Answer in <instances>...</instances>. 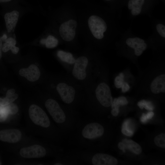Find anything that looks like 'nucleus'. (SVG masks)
<instances>
[{
    "instance_id": "obj_2",
    "label": "nucleus",
    "mask_w": 165,
    "mask_h": 165,
    "mask_svg": "<svg viewBox=\"0 0 165 165\" xmlns=\"http://www.w3.org/2000/svg\"><path fill=\"white\" fill-rule=\"evenodd\" d=\"M88 24L90 31L96 38L101 39L103 38V33L106 31L107 26L102 18L96 15L91 16L88 20Z\"/></svg>"
},
{
    "instance_id": "obj_35",
    "label": "nucleus",
    "mask_w": 165,
    "mask_h": 165,
    "mask_svg": "<svg viewBox=\"0 0 165 165\" xmlns=\"http://www.w3.org/2000/svg\"><path fill=\"white\" fill-rule=\"evenodd\" d=\"M2 41L1 39V37H0V59H1L2 55Z\"/></svg>"
},
{
    "instance_id": "obj_36",
    "label": "nucleus",
    "mask_w": 165,
    "mask_h": 165,
    "mask_svg": "<svg viewBox=\"0 0 165 165\" xmlns=\"http://www.w3.org/2000/svg\"><path fill=\"white\" fill-rule=\"evenodd\" d=\"M128 8L129 9H132V0H130L128 4Z\"/></svg>"
},
{
    "instance_id": "obj_1",
    "label": "nucleus",
    "mask_w": 165,
    "mask_h": 165,
    "mask_svg": "<svg viewBox=\"0 0 165 165\" xmlns=\"http://www.w3.org/2000/svg\"><path fill=\"white\" fill-rule=\"evenodd\" d=\"M29 115L32 122L37 125L47 128L50 125V121L44 111L38 106L33 104L28 109Z\"/></svg>"
},
{
    "instance_id": "obj_27",
    "label": "nucleus",
    "mask_w": 165,
    "mask_h": 165,
    "mask_svg": "<svg viewBox=\"0 0 165 165\" xmlns=\"http://www.w3.org/2000/svg\"><path fill=\"white\" fill-rule=\"evenodd\" d=\"M117 101L119 105H124L127 104L128 102L124 97H120L117 98Z\"/></svg>"
},
{
    "instance_id": "obj_23",
    "label": "nucleus",
    "mask_w": 165,
    "mask_h": 165,
    "mask_svg": "<svg viewBox=\"0 0 165 165\" xmlns=\"http://www.w3.org/2000/svg\"><path fill=\"white\" fill-rule=\"evenodd\" d=\"M5 106L6 111L10 114H15L18 111L17 106L13 103H11Z\"/></svg>"
},
{
    "instance_id": "obj_18",
    "label": "nucleus",
    "mask_w": 165,
    "mask_h": 165,
    "mask_svg": "<svg viewBox=\"0 0 165 165\" xmlns=\"http://www.w3.org/2000/svg\"><path fill=\"white\" fill-rule=\"evenodd\" d=\"M122 142L124 144L126 149H128L137 154L141 152L142 148L140 146L133 140L125 139L123 140Z\"/></svg>"
},
{
    "instance_id": "obj_21",
    "label": "nucleus",
    "mask_w": 165,
    "mask_h": 165,
    "mask_svg": "<svg viewBox=\"0 0 165 165\" xmlns=\"http://www.w3.org/2000/svg\"><path fill=\"white\" fill-rule=\"evenodd\" d=\"M155 144L158 147L165 148V134H161L156 136L154 139Z\"/></svg>"
},
{
    "instance_id": "obj_10",
    "label": "nucleus",
    "mask_w": 165,
    "mask_h": 165,
    "mask_svg": "<svg viewBox=\"0 0 165 165\" xmlns=\"http://www.w3.org/2000/svg\"><path fill=\"white\" fill-rule=\"evenodd\" d=\"M21 131L17 129H7L0 131V140L3 141L16 143L21 140Z\"/></svg>"
},
{
    "instance_id": "obj_37",
    "label": "nucleus",
    "mask_w": 165,
    "mask_h": 165,
    "mask_svg": "<svg viewBox=\"0 0 165 165\" xmlns=\"http://www.w3.org/2000/svg\"><path fill=\"white\" fill-rule=\"evenodd\" d=\"M1 38L2 41H5L7 38V36L6 34H4Z\"/></svg>"
},
{
    "instance_id": "obj_17",
    "label": "nucleus",
    "mask_w": 165,
    "mask_h": 165,
    "mask_svg": "<svg viewBox=\"0 0 165 165\" xmlns=\"http://www.w3.org/2000/svg\"><path fill=\"white\" fill-rule=\"evenodd\" d=\"M15 90L13 89L8 90L6 92V97L4 98H0V105L5 106L12 103L18 97V95L15 93Z\"/></svg>"
},
{
    "instance_id": "obj_6",
    "label": "nucleus",
    "mask_w": 165,
    "mask_h": 165,
    "mask_svg": "<svg viewBox=\"0 0 165 165\" xmlns=\"http://www.w3.org/2000/svg\"><path fill=\"white\" fill-rule=\"evenodd\" d=\"M19 153L20 155L24 158H38L44 156L46 155V151L43 146L34 145L21 148Z\"/></svg>"
},
{
    "instance_id": "obj_13",
    "label": "nucleus",
    "mask_w": 165,
    "mask_h": 165,
    "mask_svg": "<svg viewBox=\"0 0 165 165\" xmlns=\"http://www.w3.org/2000/svg\"><path fill=\"white\" fill-rule=\"evenodd\" d=\"M126 43L134 50V53L137 56L141 55L147 47L144 40L138 37L129 38L127 39Z\"/></svg>"
},
{
    "instance_id": "obj_28",
    "label": "nucleus",
    "mask_w": 165,
    "mask_h": 165,
    "mask_svg": "<svg viewBox=\"0 0 165 165\" xmlns=\"http://www.w3.org/2000/svg\"><path fill=\"white\" fill-rule=\"evenodd\" d=\"M121 131L123 134L128 136H132L134 133V131L123 128H122Z\"/></svg>"
},
{
    "instance_id": "obj_3",
    "label": "nucleus",
    "mask_w": 165,
    "mask_h": 165,
    "mask_svg": "<svg viewBox=\"0 0 165 165\" xmlns=\"http://www.w3.org/2000/svg\"><path fill=\"white\" fill-rule=\"evenodd\" d=\"M45 106L55 122L61 123L65 121V115L55 100L52 99L47 100L45 103Z\"/></svg>"
},
{
    "instance_id": "obj_24",
    "label": "nucleus",
    "mask_w": 165,
    "mask_h": 165,
    "mask_svg": "<svg viewBox=\"0 0 165 165\" xmlns=\"http://www.w3.org/2000/svg\"><path fill=\"white\" fill-rule=\"evenodd\" d=\"M157 30L159 34L162 37H165V26L161 24H158L156 25Z\"/></svg>"
},
{
    "instance_id": "obj_43",
    "label": "nucleus",
    "mask_w": 165,
    "mask_h": 165,
    "mask_svg": "<svg viewBox=\"0 0 165 165\" xmlns=\"http://www.w3.org/2000/svg\"></svg>"
},
{
    "instance_id": "obj_5",
    "label": "nucleus",
    "mask_w": 165,
    "mask_h": 165,
    "mask_svg": "<svg viewBox=\"0 0 165 165\" xmlns=\"http://www.w3.org/2000/svg\"><path fill=\"white\" fill-rule=\"evenodd\" d=\"M77 25V22L73 20H70L60 26L59 31L61 38L66 41L72 40L75 35V29Z\"/></svg>"
},
{
    "instance_id": "obj_26",
    "label": "nucleus",
    "mask_w": 165,
    "mask_h": 165,
    "mask_svg": "<svg viewBox=\"0 0 165 165\" xmlns=\"http://www.w3.org/2000/svg\"><path fill=\"white\" fill-rule=\"evenodd\" d=\"M6 110H2L0 111V122L5 121L7 117Z\"/></svg>"
},
{
    "instance_id": "obj_7",
    "label": "nucleus",
    "mask_w": 165,
    "mask_h": 165,
    "mask_svg": "<svg viewBox=\"0 0 165 165\" xmlns=\"http://www.w3.org/2000/svg\"><path fill=\"white\" fill-rule=\"evenodd\" d=\"M104 131V128L100 124L93 123L87 125L84 127L82 134L86 138L93 139L101 136Z\"/></svg>"
},
{
    "instance_id": "obj_25",
    "label": "nucleus",
    "mask_w": 165,
    "mask_h": 165,
    "mask_svg": "<svg viewBox=\"0 0 165 165\" xmlns=\"http://www.w3.org/2000/svg\"><path fill=\"white\" fill-rule=\"evenodd\" d=\"M124 82L123 79L119 76H116L115 79L114 84L115 86L118 88H121Z\"/></svg>"
},
{
    "instance_id": "obj_30",
    "label": "nucleus",
    "mask_w": 165,
    "mask_h": 165,
    "mask_svg": "<svg viewBox=\"0 0 165 165\" xmlns=\"http://www.w3.org/2000/svg\"><path fill=\"white\" fill-rule=\"evenodd\" d=\"M122 91L125 92L130 89V87L129 85L126 82H124L121 87Z\"/></svg>"
},
{
    "instance_id": "obj_39",
    "label": "nucleus",
    "mask_w": 165,
    "mask_h": 165,
    "mask_svg": "<svg viewBox=\"0 0 165 165\" xmlns=\"http://www.w3.org/2000/svg\"><path fill=\"white\" fill-rule=\"evenodd\" d=\"M11 0H0V2H7L11 1Z\"/></svg>"
},
{
    "instance_id": "obj_14",
    "label": "nucleus",
    "mask_w": 165,
    "mask_h": 165,
    "mask_svg": "<svg viewBox=\"0 0 165 165\" xmlns=\"http://www.w3.org/2000/svg\"><path fill=\"white\" fill-rule=\"evenodd\" d=\"M19 16L17 10L6 13L4 16L6 27L8 32H10L15 27Z\"/></svg>"
},
{
    "instance_id": "obj_19",
    "label": "nucleus",
    "mask_w": 165,
    "mask_h": 165,
    "mask_svg": "<svg viewBox=\"0 0 165 165\" xmlns=\"http://www.w3.org/2000/svg\"><path fill=\"white\" fill-rule=\"evenodd\" d=\"M57 56L61 61L69 64H74L75 61L71 53L62 50L57 51Z\"/></svg>"
},
{
    "instance_id": "obj_34",
    "label": "nucleus",
    "mask_w": 165,
    "mask_h": 165,
    "mask_svg": "<svg viewBox=\"0 0 165 165\" xmlns=\"http://www.w3.org/2000/svg\"><path fill=\"white\" fill-rule=\"evenodd\" d=\"M154 115V113L153 112H148L146 114V116L148 119H150Z\"/></svg>"
},
{
    "instance_id": "obj_42",
    "label": "nucleus",
    "mask_w": 165,
    "mask_h": 165,
    "mask_svg": "<svg viewBox=\"0 0 165 165\" xmlns=\"http://www.w3.org/2000/svg\"><path fill=\"white\" fill-rule=\"evenodd\" d=\"M106 0L109 1V0Z\"/></svg>"
},
{
    "instance_id": "obj_31",
    "label": "nucleus",
    "mask_w": 165,
    "mask_h": 165,
    "mask_svg": "<svg viewBox=\"0 0 165 165\" xmlns=\"http://www.w3.org/2000/svg\"><path fill=\"white\" fill-rule=\"evenodd\" d=\"M132 3L134 4H138L142 6L145 0H132Z\"/></svg>"
},
{
    "instance_id": "obj_8",
    "label": "nucleus",
    "mask_w": 165,
    "mask_h": 165,
    "mask_svg": "<svg viewBox=\"0 0 165 165\" xmlns=\"http://www.w3.org/2000/svg\"><path fill=\"white\" fill-rule=\"evenodd\" d=\"M88 63L87 57L82 56L75 61L72 70V74L76 79L80 80L84 79L86 76V69Z\"/></svg>"
},
{
    "instance_id": "obj_41",
    "label": "nucleus",
    "mask_w": 165,
    "mask_h": 165,
    "mask_svg": "<svg viewBox=\"0 0 165 165\" xmlns=\"http://www.w3.org/2000/svg\"><path fill=\"white\" fill-rule=\"evenodd\" d=\"M55 165H62V164H61L60 163H55Z\"/></svg>"
},
{
    "instance_id": "obj_22",
    "label": "nucleus",
    "mask_w": 165,
    "mask_h": 165,
    "mask_svg": "<svg viewBox=\"0 0 165 165\" xmlns=\"http://www.w3.org/2000/svg\"><path fill=\"white\" fill-rule=\"evenodd\" d=\"M137 105L141 109L145 108L147 110L152 111L154 109V107L152 103L150 101L145 100H142L138 102Z\"/></svg>"
},
{
    "instance_id": "obj_33",
    "label": "nucleus",
    "mask_w": 165,
    "mask_h": 165,
    "mask_svg": "<svg viewBox=\"0 0 165 165\" xmlns=\"http://www.w3.org/2000/svg\"><path fill=\"white\" fill-rule=\"evenodd\" d=\"M140 120L141 122L143 123H146L148 119L147 118L146 114L145 113H143L140 118Z\"/></svg>"
},
{
    "instance_id": "obj_11",
    "label": "nucleus",
    "mask_w": 165,
    "mask_h": 165,
    "mask_svg": "<svg viewBox=\"0 0 165 165\" xmlns=\"http://www.w3.org/2000/svg\"><path fill=\"white\" fill-rule=\"evenodd\" d=\"M92 163L94 165H116L118 163L117 159L106 154L97 153L92 159Z\"/></svg>"
},
{
    "instance_id": "obj_40",
    "label": "nucleus",
    "mask_w": 165,
    "mask_h": 165,
    "mask_svg": "<svg viewBox=\"0 0 165 165\" xmlns=\"http://www.w3.org/2000/svg\"><path fill=\"white\" fill-rule=\"evenodd\" d=\"M120 77H121L122 78L124 79V75L123 73H121L119 74V75Z\"/></svg>"
},
{
    "instance_id": "obj_29",
    "label": "nucleus",
    "mask_w": 165,
    "mask_h": 165,
    "mask_svg": "<svg viewBox=\"0 0 165 165\" xmlns=\"http://www.w3.org/2000/svg\"><path fill=\"white\" fill-rule=\"evenodd\" d=\"M112 109H119V107L120 106L118 104L117 101V98H115L112 101L111 104Z\"/></svg>"
},
{
    "instance_id": "obj_15",
    "label": "nucleus",
    "mask_w": 165,
    "mask_h": 165,
    "mask_svg": "<svg viewBox=\"0 0 165 165\" xmlns=\"http://www.w3.org/2000/svg\"><path fill=\"white\" fill-rule=\"evenodd\" d=\"M150 88L151 91L154 94L165 92V75H159L155 78L152 82Z\"/></svg>"
},
{
    "instance_id": "obj_9",
    "label": "nucleus",
    "mask_w": 165,
    "mask_h": 165,
    "mask_svg": "<svg viewBox=\"0 0 165 165\" xmlns=\"http://www.w3.org/2000/svg\"><path fill=\"white\" fill-rule=\"evenodd\" d=\"M57 90L62 101L65 103L70 104L73 101L75 90L72 86L63 82L59 83L57 86Z\"/></svg>"
},
{
    "instance_id": "obj_32",
    "label": "nucleus",
    "mask_w": 165,
    "mask_h": 165,
    "mask_svg": "<svg viewBox=\"0 0 165 165\" xmlns=\"http://www.w3.org/2000/svg\"><path fill=\"white\" fill-rule=\"evenodd\" d=\"M118 148L123 151L124 152H125L126 148L124 144L122 142H120L118 144Z\"/></svg>"
},
{
    "instance_id": "obj_20",
    "label": "nucleus",
    "mask_w": 165,
    "mask_h": 165,
    "mask_svg": "<svg viewBox=\"0 0 165 165\" xmlns=\"http://www.w3.org/2000/svg\"><path fill=\"white\" fill-rule=\"evenodd\" d=\"M58 41L57 38L52 35H49L45 39V45L48 48H52L57 46Z\"/></svg>"
},
{
    "instance_id": "obj_4",
    "label": "nucleus",
    "mask_w": 165,
    "mask_h": 165,
    "mask_svg": "<svg viewBox=\"0 0 165 165\" xmlns=\"http://www.w3.org/2000/svg\"><path fill=\"white\" fill-rule=\"evenodd\" d=\"M97 99L100 103L105 107H109L113 101L110 90L105 83L102 82L97 86L95 91Z\"/></svg>"
},
{
    "instance_id": "obj_38",
    "label": "nucleus",
    "mask_w": 165,
    "mask_h": 165,
    "mask_svg": "<svg viewBox=\"0 0 165 165\" xmlns=\"http://www.w3.org/2000/svg\"><path fill=\"white\" fill-rule=\"evenodd\" d=\"M40 43L42 45H45V39L43 38L41 39L40 41Z\"/></svg>"
},
{
    "instance_id": "obj_12",
    "label": "nucleus",
    "mask_w": 165,
    "mask_h": 165,
    "mask_svg": "<svg viewBox=\"0 0 165 165\" xmlns=\"http://www.w3.org/2000/svg\"><path fill=\"white\" fill-rule=\"evenodd\" d=\"M19 75L26 78L28 81L34 82L37 80L40 75V72L38 67L35 64L31 65L27 68L20 70Z\"/></svg>"
},
{
    "instance_id": "obj_16",
    "label": "nucleus",
    "mask_w": 165,
    "mask_h": 165,
    "mask_svg": "<svg viewBox=\"0 0 165 165\" xmlns=\"http://www.w3.org/2000/svg\"><path fill=\"white\" fill-rule=\"evenodd\" d=\"M2 45V50L4 52H6L11 50L14 54H17L18 52L19 48L15 46L16 41L12 37L8 38Z\"/></svg>"
}]
</instances>
